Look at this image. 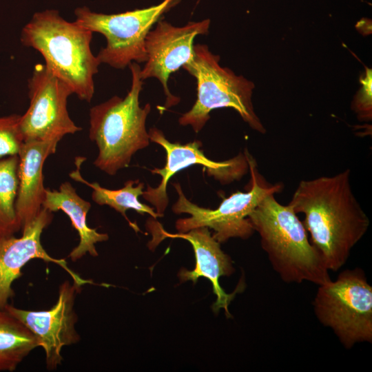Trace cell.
I'll list each match as a JSON object with an SVG mask.
<instances>
[{
  "instance_id": "6da1fadb",
  "label": "cell",
  "mask_w": 372,
  "mask_h": 372,
  "mask_svg": "<svg viewBox=\"0 0 372 372\" xmlns=\"http://www.w3.org/2000/svg\"><path fill=\"white\" fill-rule=\"evenodd\" d=\"M350 176L346 169L333 176L302 180L288 204L296 214L304 215L302 223L311 243L329 271H335L345 264L369 227V218L353 192Z\"/></svg>"
},
{
  "instance_id": "7a4b0ae2",
  "label": "cell",
  "mask_w": 372,
  "mask_h": 372,
  "mask_svg": "<svg viewBox=\"0 0 372 372\" xmlns=\"http://www.w3.org/2000/svg\"><path fill=\"white\" fill-rule=\"evenodd\" d=\"M93 33L69 22L56 10L36 12L23 27L21 42L38 51L45 66L82 101L94 94V76L101 63L91 50Z\"/></svg>"
},
{
  "instance_id": "3957f363",
  "label": "cell",
  "mask_w": 372,
  "mask_h": 372,
  "mask_svg": "<svg viewBox=\"0 0 372 372\" xmlns=\"http://www.w3.org/2000/svg\"><path fill=\"white\" fill-rule=\"evenodd\" d=\"M247 218L282 281L320 285L331 280L322 256L309 241L302 222L289 205L280 204L275 194L266 196Z\"/></svg>"
},
{
  "instance_id": "277c9868",
  "label": "cell",
  "mask_w": 372,
  "mask_h": 372,
  "mask_svg": "<svg viewBox=\"0 0 372 372\" xmlns=\"http://www.w3.org/2000/svg\"><path fill=\"white\" fill-rule=\"evenodd\" d=\"M132 80L127 94L114 96L90 110V139L98 147L99 154L94 165L108 175L127 167L138 150L149 145L146 120L151 105L140 106L143 90L141 67L136 62L129 66Z\"/></svg>"
},
{
  "instance_id": "5b68a950",
  "label": "cell",
  "mask_w": 372,
  "mask_h": 372,
  "mask_svg": "<svg viewBox=\"0 0 372 372\" xmlns=\"http://www.w3.org/2000/svg\"><path fill=\"white\" fill-rule=\"evenodd\" d=\"M220 56L205 44L194 45L193 59L183 66L197 83V99L178 118L180 125H190L199 132L209 120L211 110L230 107L235 110L250 127L265 134L266 130L256 115L252 103L254 84L241 75L222 67Z\"/></svg>"
},
{
  "instance_id": "8992f818",
  "label": "cell",
  "mask_w": 372,
  "mask_h": 372,
  "mask_svg": "<svg viewBox=\"0 0 372 372\" xmlns=\"http://www.w3.org/2000/svg\"><path fill=\"white\" fill-rule=\"evenodd\" d=\"M319 322L332 329L349 349L372 342V287L358 267L342 271L335 280L318 285L313 302Z\"/></svg>"
},
{
  "instance_id": "52a82bcc",
  "label": "cell",
  "mask_w": 372,
  "mask_h": 372,
  "mask_svg": "<svg viewBox=\"0 0 372 372\" xmlns=\"http://www.w3.org/2000/svg\"><path fill=\"white\" fill-rule=\"evenodd\" d=\"M251 173V187L246 192L238 191L223 199L214 209L199 207L188 200L178 183H173L178 194V200L172 206L176 214H187L188 218H180L176 222L178 233H185L191 229L206 227L214 231L213 237L220 243L231 238L247 239L255 231L249 214L267 196L281 192L282 183L265 184L259 175L256 163L246 151L245 153Z\"/></svg>"
},
{
  "instance_id": "ba28073f",
  "label": "cell",
  "mask_w": 372,
  "mask_h": 372,
  "mask_svg": "<svg viewBox=\"0 0 372 372\" xmlns=\"http://www.w3.org/2000/svg\"><path fill=\"white\" fill-rule=\"evenodd\" d=\"M180 1L163 0L149 8L118 14L98 13L81 7L74 10L75 21L105 37L106 45L96 55L101 64L123 70L132 62L146 61L145 39L148 32Z\"/></svg>"
},
{
  "instance_id": "9c48e42d",
  "label": "cell",
  "mask_w": 372,
  "mask_h": 372,
  "mask_svg": "<svg viewBox=\"0 0 372 372\" xmlns=\"http://www.w3.org/2000/svg\"><path fill=\"white\" fill-rule=\"evenodd\" d=\"M28 87L30 105L19 121L24 142L61 141L64 136L82 130L67 109L72 90L45 64L35 65Z\"/></svg>"
},
{
  "instance_id": "30bf717a",
  "label": "cell",
  "mask_w": 372,
  "mask_h": 372,
  "mask_svg": "<svg viewBox=\"0 0 372 372\" xmlns=\"http://www.w3.org/2000/svg\"><path fill=\"white\" fill-rule=\"evenodd\" d=\"M210 19L189 21L183 26H174L161 19L145 39L147 60L140 76L144 81L155 78L162 85L165 95V107L177 105L180 99L172 94L168 86L170 75L194 57V40L198 35L207 34Z\"/></svg>"
},
{
  "instance_id": "8fae6325",
  "label": "cell",
  "mask_w": 372,
  "mask_h": 372,
  "mask_svg": "<svg viewBox=\"0 0 372 372\" xmlns=\"http://www.w3.org/2000/svg\"><path fill=\"white\" fill-rule=\"evenodd\" d=\"M148 134L150 141L160 145L166 152L165 166L150 170L152 174L161 176L160 183L156 187L147 185L142 194L145 200L153 205L160 217L164 216L169 203L167 184L178 172L192 165H200L206 169L208 176H213L221 183L227 184L239 180L249 168L245 154H239L225 161H214L205 156L201 149L202 143L200 141H194L185 145L172 143L156 127L150 128Z\"/></svg>"
},
{
  "instance_id": "7c38bea8",
  "label": "cell",
  "mask_w": 372,
  "mask_h": 372,
  "mask_svg": "<svg viewBox=\"0 0 372 372\" xmlns=\"http://www.w3.org/2000/svg\"><path fill=\"white\" fill-rule=\"evenodd\" d=\"M81 287L64 281L59 288L58 298L48 310L29 311L7 304L5 309L21 322L37 338L45 355L46 368L54 371L61 364L64 347L76 344L81 338L75 325L78 317L75 299Z\"/></svg>"
},
{
  "instance_id": "4fadbf2b",
  "label": "cell",
  "mask_w": 372,
  "mask_h": 372,
  "mask_svg": "<svg viewBox=\"0 0 372 372\" xmlns=\"http://www.w3.org/2000/svg\"><path fill=\"white\" fill-rule=\"evenodd\" d=\"M147 229L152 234V238L148 243L150 249H154L166 238H181L188 241L192 246L195 259V268L192 270L182 269L178 273L180 282L192 281L196 283L200 277L208 279L213 288L216 300L212 305L215 313L223 309L227 318H231L228 307L238 292L241 291L242 285H238L231 293H226L219 284L222 276H230L234 271L231 258L224 253L218 242L211 234L209 228L198 227L185 233L172 234L166 231L156 219L152 218L146 223Z\"/></svg>"
},
{
  "instance_id": "5bb4252c",
  "label": "cell",
  "mask_w": 372,
  "mask_h": 372,
  "mask_svg": "<svg viewBox=\"0 0 372 372\" xmlns=\"http://www.w3.org/2000/svg\"><path fill=\"white\" fill-rule=\"evenodd\" d=\"M52 218V212L42 207L34 220L21 230V237L17 238L14 235L0 237V309H4L9 304L14 295L12 287L13 282L21 276L23 267L33 259L59 265L79 287L93 283L72 271L65 260L53 258L44 249L41 242V234L51 223Z\"/></svg>"
},
{
  "instance_id": "9a60e30c",
  "label": "cell",
  "mask_w": 372,
  "mask_h": 372,
  "mask_svg": "<svg viewBox=\"0 0 372 372\" xmlns=\"http://www.w3.org/2000/svg\"><path fill=\"white\" fill-rule=\"evenodd\" d=\"M60 141H25L18 154L19 186L15 203L22 230L37 216L45 199L43 167L46 158L55 153Z\"/></svg>"
},
{
  "instance_id": "2e32d148",
  "label": "cell",
  "mask_w": 372,
  "mask_h": 372,
  "mask_svg": "<svg viewBox=\"0 0 372 372\" xmlns=\"http://www.w3.org/2000/svg\"><path fill=\"white\" fill-rule=\"evenodd\" d=\"M42 207L52 212L63 211L77 231L79 242L68 255L72 261L81 259L87 253L94 257L98 256L95 245L107 240L109 236L88 227L87 215L91 203L79 196L70 182L63 183L58 190L46 188Z\"/></svg>"
},
{
  "instance_id": "e0dca14e",
  "label": "cell",
  "mask_w": 372,
  "mask_h": 372,
  "mask_svg": "<svg viewBox=\"0 0 372 372\" xmlns=\"http://www.w3.org/2000/svg\"><path fill=\"white\" fill-rule=\"evenodd\" d=\"M85 160L86 158L84 157H76V169L70 172L69 176L72 179L82 183L93 189L92 198L94 203L99 205H108L119 212L136 231H139L140 229L136 223L127 218V210L133 209L141 215L147 214L154 219L160 217L154 208L138 200L139 196L143 193V183H140L138 180H128L124 186L118 189L103 187L96 182L90 183L81 174V166Z\"/></svg>"
},
{
  "instance_id": "ac0fdd59",
  "label": "cell",
  "mask_w": 372,
  "mask_h": 372,
  "mask_svg": "<svg viewBox=\"0 0 372 372\" xmlns=\"http://www.w3.org/2000/svg\"><path fill=\"white\" fill-rule=\"evenodd\" d=\"M37 347L34 335L5 309H0V371H15Z\"/></svg>"
},
{
  "instance_id": "d6986e66",
  "label": "cell",
  "mask_w": 372,
  "mask_h": 372,
  "mask_svg": "<svg viewBox=\"0 0 372 372\" xmlns=\"http://www.w3.org/2000/svg\"><path fill=\"white\" fill-rule=\"evenodd\" d=\"M18 155L0 158V237L14 235L21 229L17 215Z\"/></svg>"
},
{
  "instance_id": "ffe728a7",
  "label": "cell",
  "mask_w": 372,
  "mask_h": 372,
  "mask_svg": "<svg viewBox=\"0 0 372 372\" xmlns=\"http://www.w3.org/2000/svg\"><path fill=\"white\" fill-rule=\"evenodd\" d=\"M21 115L0 116V158L18 155L23 138L19 128Z\"/></svg>"
},
{
  "instance_id": "44dd1931",
  "label": "cell",
  "mask_w": 372,
  "mask_h": 372,
  "mask_svg": "<svg viewBox=\"0 0 372 372\" xmlns=\"http://www.w3.org/2000/svg\"><path fill=\"white\" fill-rule=\"evenodd\" d=\"M371 74V70L366 68L364 76L360 79L362 85L351 104V108L356 114L358 118L362 121H369L372 118Z\"/></svg>"
}]
</instances>
